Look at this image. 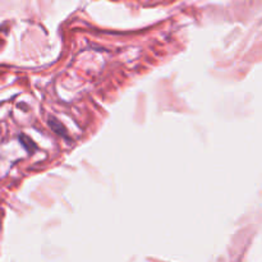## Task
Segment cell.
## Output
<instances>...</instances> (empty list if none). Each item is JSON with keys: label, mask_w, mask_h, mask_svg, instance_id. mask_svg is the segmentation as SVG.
I'll return each instance as SVG.
<instances>
[]
</instances>
